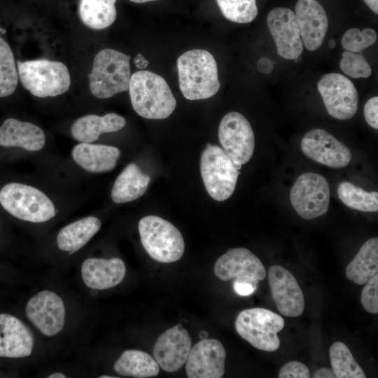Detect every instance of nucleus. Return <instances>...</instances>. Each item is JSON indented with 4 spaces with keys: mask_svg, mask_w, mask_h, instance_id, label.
Wrapping results in <instances>:
<instances>
[{
    "mask_svg": "<svg viewBox=\"0 0 378 378\" xmlns=\"http://www.w3.org/2000/svg\"><path fill=\"white\" fill-rule=\"evenodd\" d=\"M176 65L179 88L186 99H208L219 90L217 64L209 52L203 49L186 51L177 59Z\"/></svg>",
    "mask_w": 378,
    "mask_h": 378,
    "instance_id": "f257e3e1",
    "label": "nucleus"
},
{
    "mask_svg": "<svg viewBox=\"0 0 378 378\" xmlns=\"http://www.w3.org/2000/svg\"><path fill=\"white\" fill-rule=\"evenodd\" d=\"M128 90L134 110L143 118L164 119L176 106V100L166 80L152 71L140 70L134 73Z\"/></svg>",
    "mask_w": 378,
    "mask_h": 378,
    "instance_id": "f03ea898",
    "label": "nucleus"
},
{
    "mask_svg": "<svg viewBox=\"0 0 378 378\" xmlns=\"http://www.w3.org/2000/svg\"><path fill=\"white\" fill-rule=\"evenodd\" d=\"M130 59V56L114 49L99 51L89 76L92 94L106 99L128 90L131 78Z\"/></svg>",
    "mask_w": 378,
    "mask_h": 378,
    "instance_id": "7ed1b4c3",
    "label": "nucleus"
},
{
    "mask_svg": "<svg viewBox=\"0 0 378 378\" xmlns=\"http://www.w3.org/2000/svg\"><path fill=\"white\" fill-rule=\"evenodd\" d=\"M138 229L142 246L153 260L170 263L183 256V236L169 221L157 216H147L139 221Z\"/></svg>",
    "mask_w": 378,
    "mask_h": 378,
    "instance_id": "20e7f679",
    "label": "nucleus"
},
{
    "mask_svg": "<svg viewBox=\"0 0 378 378\" xmlns=\"http://www.w3.org/2000/svg\"><path fill=\"white\" fill-rule=\"evenodd\" d=\"M17 65L23 87L35 97H56L69 89L70 74L62 62L42 59L18 61Z\"/></svg>",
    "mask_w": 378,
    "mask_h": 378,
    "instance_id": "39448f33",
    "label": "nucleus"
},
{
    "mask_svg": "<svg viewBox=\"0 0 378 378\" xmlns=\"http://www.w3.org/2000/svg\"><path fill=\"white\" fill-rule=\"evenodd\" d=\"M0 204L14 217L30 223H43L56 214L54 204L45 193L20 183H10L1 188Z\"/></svg>",
    "mask_w": 378,
    "mask_h": 378,
    "instance_id": "423d86ee",
    "label": "nucleus"
},
{
    "mask_svg": "<svg viewBox=\"0 0 378 378\" xmlns=\"http://www.w3.org/2000/svg\"><path fill=\"white\" fill-rule=\"evenodd\" d=\"M284 318L269 309L254 307L237 315L234 326L237 333L253 347L268 352L280 346L277 333L284 327Z\"/></svg>",
    "mask_w": 378,
    "mask_h": 378,
    "instance_id": "0eeeda50",
    "label": "nucleus"
},
{
    "mask_svg": "<svg viewBox=\"0 0 378 378\" xmlns=\"http://www.w3.org/2000/svg\"><path fill=\"white\" fill-rule=\"evenodd\" d=\"M200 172L207 192L217 201L226 200L232 195L240 174L225 152L210 144L202 153Z\"/></svg>",
    "mask_w": 378,
    "mask_h": 378,
    "instance_id": "6e6552de",
    "label": "nucleus"
},
{
    "mask_svg": "<svg viewBox=\"0 0 378 378\" xmlns=\"http://www.w3.org/2000/svg\"><path fill=\"white\" fill-rule=\"evenodd\" d=\"M330 188L321 174L306 172L301 174L293 186L290 203L304 219L311 220L325 214L329 208Z\"/></svg>",
    "mask_w": 378,
    "mask_h": 378,
    "instance_id": "1a4fd4ad",
    "label": "nucleus"
},
{
    "mask_svg": "<svg viewBox=\"0 0 378 378\" xmlns=\"http://www.w3.org/2000/svg\"><path fill=\"white\" fill-rule=\"evenodd\" d=\"M218 138L223 150L239 170L253 154L255 137L248 120L241 113L232 111L221 120L218 127Z\"/></svg>",
    "mask_w": 378,
    "mask_h": 378,
    "instance_id": "9d476101",
    "label": "nucleus"
},
{
    "mask_svg": "<svg viewBox=\"0 0 378 378\" xmlns=\"http://www.w3.org/2000/svg\"><path fill=\"white\" fill-rule=\"evenodd\" d=\"M317 88L330 115L338 120H348L356 113L358 94L351 80L337 73L323 75Z\"/></svg>",
    "mask_w": 378,
    "mask_h": 378,
    "instance_id": "9b49d317",
    "label": "nucleus"
},
{
    "mask_svg": "<svg viewBox=\"0 0 378 378\" xmlns=\"http://www.w3.org/2000/svg\"><path fill=\"white\" fill-rule=\"evenodd\" d=\"M29 321L43 335L53 337L64 327L66 308L62 298L56 293L43 290L32 296L25 307Z\"/></svg>",
    "mask_w": 378,
    "mask_h": 378,
    "instance_id": "f8f14e48",
    "label": "nucleus"
},
{
    "mask_svg": "<svg viewBox=\"0 0 378 378\" xmlns=\"http://www.w3.org/2000/svg\"><path fill=\"white\" fill-rule=\"evenodd\" d=\"M214 274L220 280L246 281L257 288L258 282L266 276L260 259L245 248H230L216 260Z\"/></svg>",
    "mask_w": 378,
    "mask_h": 378,
    "instance_id": "ddd939ff",
    "label": "nucleus"
},
{
    "mask_svg": "<svg viewBox=\"0 0 378 378\" xmlns=\"http://www.w3.org/2000/svg\"><path fill=\"white\" fill-rule=\"evenodd\" d=\"M301 149L311 160L336 169L346 167L352 156L347 146L328 131L320 128L312 130L304 134Z\"/></svg>",
    "mask_w": 378,
    "mask_h": 378,
    "instance_id": "4468645a",
    "label": "nucleus"
},
{
    "mask_svg": "<svg viewBox=\"0 0 378 378\" xmlns=\"http://www.w3.org/2000/svg\"><path fill=\"white\" fill-rule=\"evenodd\" d=\"M267 24L279 56L286 59L300 56L304 48L293 11L288 8H274L267 15Z\"/></svg>",
    "mask_w": 378,
    "mask_h": 378,
    "instance_id": "2eb2a0df",
    "label": "nucleus"
},
{
    "mask_svg": "<svg viewBox=\"0 0 378 378\" xmlns=\"http://www.w3.org/2000/svg\"><path fill=\"white\" fill-rule=\"evenodd\" d=\"M268 282L279 312L288 317L300 316L304 309L302 290L295 276L285 267L274 265L268 271Z\"/></svg>",
    "mask_w": 378,
    "mask_h": 378,
    "instance_id": "dca6fc26",
    "label": "nucleus"
},
{
    "mask_svg": "<svg viewBox=\"0 0 378 378\" xmlns=\"http://www.w3.org/2000/svg\"><path fill=\"white\" fill-rule=\"evenodd\" d=\"M226 354L223 344L215 339H202L190 348L186 361L189 378H220L225 373Z\"/></svg>",
    "mask_w": 378,
    "mask_h": 378,
    "instance_id": "f3484780",
    "label": "nucleus"
},
{
    "mask_svg": "<svg viewBox=\"0 0 378 378\" xmlns=\"http://www.w3.org/2000/svg\"><path fill=\"white\" fill-rule=\"evenodd\" d=\"M190 347V336L179 323L158 337L153 348V355L162 370L173 372L180 370L186 363Z\"/></svg>",
    "mask_w": 378,
    "mask_h": 378,
    "instance_id": "a211bd4d",
    "label": "nucleus"
},
{
    "mask_svg": "<svg viewBox=\"0 0 378 378\" xmlns=\"http://www.w3.org/2000/svg\"><path fill=\"white\" fill-rule=\"evenodd\" d=\"M295 15L304 47L310 51L318 49L328 27V19L323 7L316 0H298Z\"/></svg>",
    "mask_w": 378,
    "mask_h": 378,
    "instance_id": "6ab92c4d",
    "label": "nucleus"
},
{
    "mask_svg": "<svg viewBox=\"0 0 378 378\" xmlns=\"http://www.w3.org/2000/svg\"><path fill=\"white\" fill-rule=\"evenodd\" d=\"M34 346L33 333L20 319L0 314V357L25 358L31 354Z\"/></svg>",
    "mask_w": 378,
    "mask_h": 378,
    "instance_id": "aec40b11",
    "label": "nucleus"
},
{
    "mask_svg": "<svg viewBox=\"0 0 378 378\" xmlns=\"http://www.w3.org/2000/svg\"><path fill=\"white\" fill-rule=\"evenodd\" d=\"M80 271L87 287L93 290H106L122 282L126 274V266L119 258H90L83 261Z\"/></svg>",
    "mask_w": 378,
    "mask_h": 378,
    "instance_id": "412c9836",
    "label": "nucleus"
},
{
    "mask_svg": "<svg viewBox=\"0 0 378 378\" xmlns=\"http://www.w3.org/2000/svg\"><path fill=\"white\" fill-rule=\"evenodd\" d=\"M46 144V134L38 126L29 122L8 118L0 126V146L38 151Z\"/></svg>",
    "mask_w": 378,
    "mask_h": 378,
    "instance_id": "4be33fe9",
    "label": "nucleus"
},
{
    "mask_svg": "<svg viewBox=\"0 0 378 378\" xmlns=\"http://www.w3.org/2000/svg\"><path fill=\"white\" fill-rule=\"evenodd\" d=\"M75 162L91 173H104L112 171L120 155L119 148L103 144L80 143L71 151Z\"/></svg>",
    "mask_w": 378,
    "mask_h": 378,
    "instance_id": "5701e85b",
    "label": "nucleus"
},
{
    "mask_svg": "<svg viewBox=\"0 0 378 378\" xmlns=\"http://www.w3.org/2000/svg\"><path fill=\"white\" fill-rule=\"evenodd\" d=\"M125 119L115 113L103 116L90 114L76 120L71 125L72 137L80 143H92L104 133L113 132L123 128Z\"/></svg>",
    "mask_w": 378,
    "mask_h": 378,
    "instance_id": "b1692460",
    "label": "nucleus"
},
{
    "mask_svg": "<svg viewBox=\"0 0 378 378\" xmlns=\"http://www.w3.org/2000/svg\"><path fill=\"white\" fill-rule=\"evenodd\" d=\"M150 178L135 163L128 164L118 175L111 190V199L117 204L135 200L146 191Z\"/></svg>",
    "mask_w": 378,
    "mask_h": 378,
    "instance_id": "393cba45",
    "label": "nucleus"
},
{
    "mask_svg": "<svg viewBox=\"0 0 378 378\" xmlns=\"http://www.w3.org/2000/svg\"><path fill=\"white\" fill-rule=\"evenodd\" d=\"M101 221L88 216L73 222L62 228L57 236L58 248L69 254L82 248L98 232Z\"/></svg>",
    "mask_w": 378,
    "mask_h": 378,
    "instance_id": "a878e982",
    "label": "nucleus"
},
{
    "mask_svg": "<svg viewBox=\"0 0 378 378\" xmlns=\"http://www.w3.org/2000/svg\"><path fill=\"white\" fill-rule=\"evenodd\" d=\"M378 272V239L372 237L360 247L346 269V277L364 285Z\"/></svg>",
    "mask_w": 378,
    "mask_h": 378,
    "instance_id": "bb28decb",
    "label": "nucleus"
},
{
    "mask_svg": "<svg viewBox=\"0 0 378 378\" xmlns=\"http://www.w3.org/2000/svg\"><path fill=\"white\" fill-rule=\"evenodd\" d=\"M113 370L123 377L147 378L156 377L160 372V365L148 353L128 349L115 362Z\"/></svg>",
    "mask_w": 378,
    "mask_h": 378,
    "instance_id": "cd10ccee",
    "label": "nucleus"
},
{
    "mask_svg": "<svg viewBox=\"0 0 378 378\" xmlns=\"http://www.w3.org/2000/svg\"><path fill=\"white\" fill-rule=\"evenodd\" d=\"M117 0H80L78 14L88 27L100 30L111 25L116 19Z\"/></svg>",
    "mask_w": 378,
    "mask_h": 378,
    "instance_id": "c85d7f7f",
    "label": "nucleus"
},
{
    "mask_svg": "<svg viewBox=\"0 0 378 378\" xmlns=\"http://www.w3.org/2000/svg\"><path fill=\"white\" fill-rule=\"evenodd\" d=\"M337 195L346 206L352 209L365 212L378 210L377 191L367 192L349 181H343L338 186Z\"/></svg>",
    "mask_w": 378,
    "mask_h": 378,
    "instance_id": "c756f323",
    "label": "nucleus"
},
{
    "mask_svg": "<svg viewBox=\"0 0 378 378\" xmlns=\"http://www.w3.org/2000/svg\"><path fill=\"white\" fill-rule=\"evenodd\" d=\"M332 370L337 378H365L363 369L354 359L349 347L342 342H335L330 347Z\"/></svg>",
    "mask_w": 378,
    "mask_h": 378,
    "instance_id": "7c9ffc66",
    "label": "nucleus"
},
{
    "mask_svg": "<svg viewBox=\"0 0 378 378\" xmlns=\"http://www.w3.org/2000/svg\"><path fill=\"white\" fill-rule=\"evenodd\" d=\"M18 77L13 51L0 37V97H8L15 92Z\"/></svg>",
    "mask_w": 378,
    "mask_h": 378,
    "instance_id": "2f4dec72",
    "label": "nucleus"
},
{
    "mask_svg": "<svg viewBox=\"0 0 378 378\" xmlns=\"http://www.w3.org/2000/svg\"><path fill=\"white\" fill-rule=\"evenodd\" d=\"M216 2L223 15L236 23L251 22L258 13L256 0H216Z\"/></svg>",
    "mask_w": 378,
    "mask_h": 378,
    "instance_id": "473e14b6",
    "label": "nucleus"
},
{
    "mask_svg": "<svg viewBox=\"0 0 378 378\" xmlns=\"http://www.w3.org/2000/svg\"><path fill=\"white\" fill-rule=\"evenodd\" d=\"M377 39L376 31L371 28L360 31L356 28L348 29L341 39L342 46L347 51L362 52L374 44Z\"/></svg>",
    "mask_w": 378,
    "mask_h": 378,
    "instance_id": "72a5a7b5",
    "label": "nucleus"
},
{
    "mask_svg": "<svg viewBox=\"0 0 378 378\" xmlns=\"http://www.w3.org/2000/svg\"><path fill=\"white\" fill-rule=\"evenodd\" d=\"M340 67L346 75L354 78H368L372 74V69L362 52H343Z\"/></svg>",
    "mask_w": 378,
    "mask_h": 378,
    "instance_id": "f704fd0d",
    "label": "nucleus"
},
{
    "mask_svg": "<svg viewBox=\"0 0 378 378\" xmlns=\"http://www.w3.org/2000/svg\"><path fill=\"white\" fill-rule=\"evenodd\" d=\"M361 304L369 313H378V275L370 279L361 293Z\"/></svg>",
    "mask_w": 378,
    "mask_h": 378,
    "instance_id": "c9c22d12",
    "label": "nucleus"
},
{
    "mask_svg": "<svg viewBox=\"0 0 378 378\" xmlns=\"http://www.w3.org/2000/svg\"><path fill=\"white\" fill-rule=\"evenodd\" d=\"M279 378H309L310 372L308 368L298 361L285 363L279 370Z\"/></svg>",
    "mask_w": 378,
    "mask_h": 378,
    "instance_id": "e433bc0d",
    "label": "nucleus"
},
{
    "mask_svg": "<svg viewBox=\"0 0 378 378\" xmlns=\"http://www.w3.org/2000/svg\"><path fill=\"white\" fill-rule=\"evenodd\" d=\"M364 117L367 123L372 127L378 129V97L368 99L364 106Z\"/></svg>",
    "mask_w": 378,
    "mask_h": 378,
    "instance_id": "4c0bfd02",
    "label": "nucleus"
},
{
    "mask_svg": "<svg viewBox=\"0 0 378 378\" xmlns=\"http://www.w3.org/2000/svg\"><path fill=\"white\" fill-rule=\"evenodd\" d=\"M233 288L238 295L241 296L249 295L257 289L255 286L248 281L237 280L233 281Z\"/></svg>",
    "mask_w": 378,
    "mask_h": 378,
    "instance_id": "58836bf2",
    "label": "nucleus"
},
{
    "mask_svg": "<svg viewBox=\"0 0 378 378\" xmlns=\"http://www.w3.org/2000/svg\"><path fill=\"white\" fill-rule=\"evenodd\" d=\"M257 68L260 72L268 74L273 71L274 63L267 57H261L257 62Z\"/></svg>",
    "mask_w": 378,
    "mask_h": 378,
    "instance_id": "ea45409f",
    "label": "nucleus"
},
{
    "mask_svg": "<svg viewBox=\"0 0 378 378\" xmlns=\"http://www.w3.org/2000/svg\"><path fill=\"white\" fill-rule=\"evenodd\" d=\"M314 378H335V376L332 370L327 368H321L316 370L313 375Z\"/></svg>",
    "mask_w": 378,
    "mask_h": 378,
    "instance_id": "a19ab883",
    "label": "nucleus"
},
{
    "mask_svg": "<svg viewBox=\"0 0 378 378\" xmlns=\"http://www.w3.org/2000/svg\"><path fill=\"white\" fill-rule=\"evenodd\" d=\"M134 62L139 69H144L148 65V62L141 54L135 57Z\"/></svg>",
    "mask_w": 378,
    "mask_h": 378,
    "instance_id": "79ce46f5",
    "label": "nucleus"
},
{
    "mask_svg": "<svg viewBox=\"0 0 378 378\" xmlns=\"http://www.w3.org/2000/svg\"><path fill=\"white\" fill-rule=\"evenodd\" d=\"M365 4L375 13H378V0H363Z\"/></svg>",
    "mask_w": 378,
    "mask_h": 378,
    "instance_id": "37998d69",
    "label": "nucleus"
},
{
    "mask_svg": "<svg viewBox=\"0 0 378 378\" xmlns=\"http://www.w3.org/2000/svg\"><path fill=\"white\" fill-rule=\"evenodd\" d=\"M66 376L61 372H54L48 376V378H65Z\"/></svg>",
    "mask_w": 378,
    "mask_h": 378,
    "instance_id": "c03bdc74",
    "label": "nucleus"
},
{
    "mask_svg": "<svg viewBox=\"0 0 378 378\" xmlns=\"http://www.w3.org/2000/svg\"><path fill=\"white\" fill-rule=\"evenodd\" d=\"M130 1L134 3L141 4V3H146V2L153 1H156V0H130Z\"/></svg>",
    "mask_w": 378,
    "mask_h": 378,
    "instance_id": "a18cd8bd",
    "label": "nucleus"
},
{
    "mask_svg": "<svg viewBox=\"0 0 378 378\" xmlns=\"http://www.w3.org/2000/svg\"><path fill=\"white\" fill-rule=\"evenodd\" d=\"M329 47L333 48L335 46V42L334 40H330L328 43Z\"/></svg>",
    "mask_w": 378,
    "mask_h": 378,
    "instance_id": "49530a36",
    "label": "nucleus"
},
{
    "mask_svg": "<svg viewBox=\"0 0 378 378\" xmlns=\"http://www.w3.org/2000/svg\"><path fill=\"white\" fill-rule=\"evenodd\" d=\"M117 377H111V376H106V375H102V376H100L99 378H115Z\"/></svg>",
    "mask_w": 378,
    "mask_h": 378,
    "instance_id": "de8ad7c7",
    "label": "nucleus"
},
{
    "mask_svg": "<svg viewBox=\"0 0 378 378\" xmlns=\"http://www.w3.org/2000/svg\"><path fill=\"white\" fill-rule=\"evenodd\" d=\"M295 62H299L300 60H301V58L300 57H298L296 58H295L294 59H293Z\"/></svg>",
    "mask_w": 378,
    "mask_h": 378,
    "instance_id": "09e8293b",
    "label": "nucleus"
}]
</instances>
